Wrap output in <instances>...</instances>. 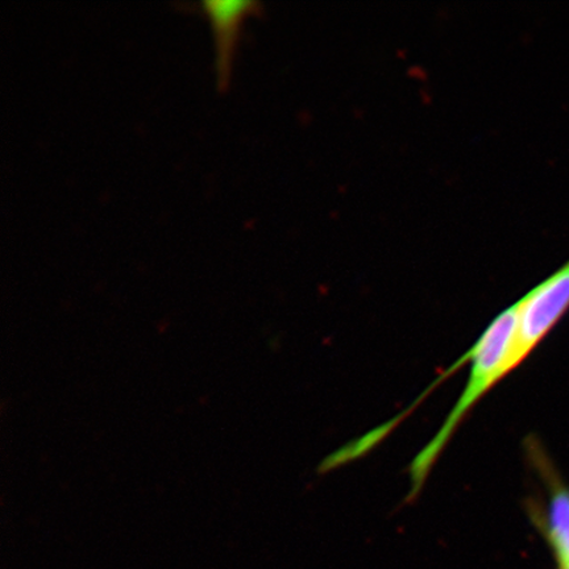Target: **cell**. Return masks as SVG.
Returning a JSON list of instances; mask_svg holds the SVG:
<instances>
[{"instance_id": "6da1fadb", "label": "cell", "mask_w": 569, "mask_h": 569, "mask_svg": "<svg viewBox=\"0 0 569 569\" xmlns=\"http://www.w3.org/2000/svg\"><path fill=\"white\" fill-rule=\"evenodd\" d=\"M517 323V305H513L488 326L471 350L465 355V358H461V361L469 362L466 387L436 437L411 461L410 497H416L421 492L433 465L446 450L453 433L457 432L469 412L498 382L516 371Z\"/></svg>"}, {"instance_id": "7a4b0ae2", "label": "cell", "mask_w": 569, "mask_h": 569, "mask_svg": "<svg viewBox=\"0 0 569 569\" xmlns=\"http://www.w3.org/2000/svg\"><path fill=\"white\" fill-rule=\"evenodd\" d=\"M517 305V368L549 336L569 309V261Z\"/></svg>"}, {"instance_id": "3957f363", "label": "cell", "mask_w": 569, "mask_h": 569, "mask_svg": "<svg viewBox=\"0 0 569 569\" xmlns=\"http://www.w3.org/2000/svg\"><path fill=\"white\" fill-rule=\"evenodd\" d=\"M536 465L547 488V500L542 508L533 507L531 517L543 537L549 542L558 563H569V488L547 465L546 458L540 459L533 452Z\"/></svg>"}, {"instance_id": "277c9868", "label": "cell", "mask_w": 569, "mask_h": 569, "mask_svg": "<svg viewBox=\"0 0 569 569\" xmlns=\"http://www.w3.org/2000/svg\"><path fill=\"white\" fill-rule=\"evenodd\" d=\"M256 0H203L216 42V77L219 89H224L231 74L234 44H237L241 21L258 10Z\"/></svg>"}, {"instance_id": "5b68a950", "label": "cell", "mask_w": 569, "mask_h": 569, "mask_svg": "<svg viewBox=\"0 0 569 569\" xmlns=\"http://www.w3.org/2000/svg\"><path fill=\"white\" fill-rule=\"evenodd\" d=\"M558 569H569V563H558Z\"/></svg>"}]
</instances>
